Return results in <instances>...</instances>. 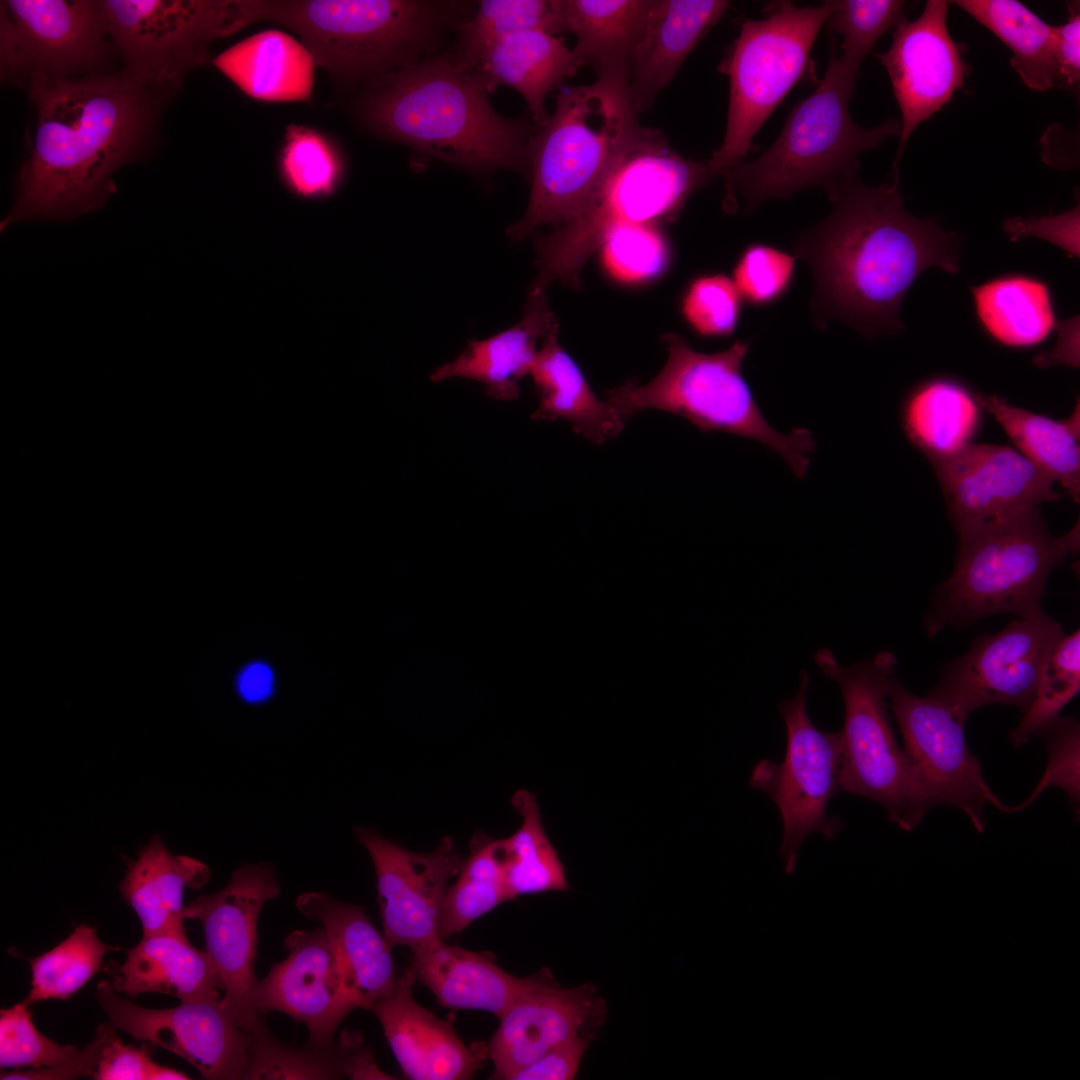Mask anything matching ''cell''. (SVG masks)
<instances>
[{
    "label": "cell",
    "mask_w": 1080,
    "mask_h": 1080,
    "mask_svg": "<svg viewBox=\"0 0 1080 1080\" xmlns=\"http://www.w3.org/2000/svg\"><path fill=\"white\" fill-rule=\"evenodd\" d=\"M113 949L98 938L95 928L78 925L59 945L29 960L32 988L24 1002L69 999L100 970L104 955Z\"/></svg>",
    "instance_id": "ee69618b"
},
{
    "label": "cell",
    "mask_w": 1080,
    "mask_h": 1080,
    "mask_svg": "<svg viewBox=\"0 0 1080 1080\" xmlns=\"http://www.w3.org/2000/svg\"><path fill=\"white\" fill-rule=\"evenodd\" d=\"M601 250L608 273L627 283L657 277L669 260L667 241L655 223L615 227L607 234Z\"/></svg>",
    "instance_id": "7dc6e473"
},
{
    "label": "cell",
    "mask_w": 1080,
    "mask_h": 1080,
    "mask_svg": "<svg viewBox=\"0 0 1080 1080\" xmlns=\"http://www.w3.org/2000/svg\"><path fill=\"white\" fill-rule=\"evenodd\" d=\"M355 834L374 865L383 934L389 944L413 949L440 939L448 883L463 861L453 838L444 836L431 852L417 853L372 829L357 827Z\"/></svg>",
    "instance_id": "ac0fdd59"
},
{
    "label": "cell",
    "mask_w": 1080,
    "mask_h": 1080,
    "mask_svg": "<svg viewBox=\"0 0 1080 1080\" xmlns=\"http://www.w3.org/2000/svg\"><path fill=\"white\" fill-rule=\"evenodd\" d=\"M558 327L545 290L531 287L517 324L489 338L472 340L455 360L437 367L430 379L467 378L482 383L486 395L495 400H515L520 396L518 382L529 374L538 353V342L558 333Z\"/></svg>",
    "instance_id": "83f0119b"
},
{
    "label": "cell",
    "mask_w": 1080,
    "mask_h": 1080,
    "mask_svg": "<svg viewBox=\"0 0 1080 1080\" xmlns=\"http://www.w3.org/2000/svg\"><path fill=\"white\" fill-rule=\"evenodd\" d=\"M825 23L840 36V61L858 74L861 63L881 36L904 19L906 2L901 0H830Z\"/></svg>",
    "instance_id": "bcb514c9"
},
{
    "label": "cell",
    "mask_w": 1080,
    "mask_h": 1080,
    "mask_svg": "<svg viewBox=\"0 0 1080 1080\" xmlns=\"http://www.w3.org/2000/svg\"><path fill=\"white\" fill-rule=\"evenodd\" d=\"M976 396L946 378L929 380L905 398L900 419L907 439L929 459L949 455L971 443L981 423Z\"/></svg>",
    "instance_id": "d590c367"
},
{
    "label": "cell",
    "mask_w": 1080,
    "mask_h": 1080,
    "mask_svg": "<svg viewBox=\"0 0 1080 1080\" xmlns=\"http://www.w3.org/2000/svg\"><path fill=\"white\" fill-rule=\"evenodd\" d=\"M210 877L206 864L184 855H172L162 838L154 835L135 860L128 861L120 892L137 914L143 936H186L185 888L198 889Z\"/></svg>",
    "instance_id": "f546056e"
},
{
    "label": "cell",
    "mask_w": 1080,
    "mask_h": 1080,
    "mask_svg": "<svg viewBox=\"0 0 1080 1080\" xmlns=\"http://www.w3.org/2000/svg\"><path fill=\"white\" fill-rule=\"evenodd\" d=\"M289 952L258 980L254 1007L259 1015L281 1012L304 1023L309 1045L328 1048L343 1019L356 1008L325 930H296L285 939Z\"/></svg>",
    "instance_id": "44dd1931"
},
{
    "label": "cell",
    "mask_w": 1080,
    "mask_h": 1080,
    "mask_svg": "<svg viewBox=\"0 0 1080 1080\" xmlns=\"http://www.w3.org/2000/svg\"><path fill=\"white\" fill-rule=\"evenodd\" d=\"M110 44L124 72L158 92L204 65L214 40L243 28L237 0L102 1Z\"/></svg>",
    "instance_id": "7c38bea8"
},
{
    "label": "cell",
    "mask_w": 1080,
    "mask_h": 1080,
    "mask_svg": "<svg viewBox=\"0 0 1080 1080\" xmlns=\"http://www.w3.org/2000/svg\"><path fill=\"white\" fill-rule=\"evenodd\" d=\"M279 894L271 865L244 864L221 890L199 896L185 907V919H197L202 925L206 952L224 992L221 1004L244 1032L264 1016L254 1007L257 922L265 903Z\"/></svg>",
    "instance_id": "e0dca14e"
},
{
    "label": "cell",
    "mask_w": 1080,
    "mask_h": 1080,
    "mask_svg": "<svg viewBox=\"0 0 1080 1080\" xmlns=\"http://www.w3.org/2000/svg\"><path fill=\"white\" fill-rule=\"evenodd\" d=\"M898 174L878 187L856 175L830 198V213L796 240V257L812 272L816 324L839 319L867 337L903 329L901 303L930 267L957 273L958 240L931 219L904 208Z\"/></svg>",
    "instance_id": "6da1fadb"
},
{
    "label": "cell",
    "mask_w": 1080,
    "mask_h": 1080,
    "mask_svg": "<svg viewBox=\"0 0 1080 1080\" xmlns=\"http://www.w3.org/2000/svg\"><path fill=\"white\" fill-rule=\"evenodd\" d=\"M305 916L318 921L335 950L346 990L356 1008L371 1010L397 985L392 946L364 908L322 892H306L296 900Z\"/></svg>",
    "instance_id": "4316f807"
},
{
    "label": "cell",
    "mask_w": 1080,
    "mask_h": 1080,
    "mask_svg": "<svg viewBox=\"0 0 1080 1080\" xmlns=\"http://www.w3.org/2000/svg\"><path fill=\"white\" fill-rule=\"evenodd\" d=\"M113 988L134 997L162 993L180 1002L220 999L219 975L207 952L193 947L187 936H143L127 951Z\"/></svg>",
    "instance_id": "4dcf8cb0"
},
{
    "label": "cell",
    "mask_w": 1080,
    "mask_h": 1080,
    "mask_svg": "<svg viewBox=\"0 0 1080 1080\" xmlns=\"http://www.w3.org/2000/svg\"><path fill=\"white\" fill-rule=\"evenodd\" d=\"M982 409L1001 425L1024 457L1059 483L1075 502L1080 498L1079 400L1069 417L1053 420L1009 404L997 395L976 394Z\"/></svg>",
    "instance_id": "e575fe53"
},
{
    "label": "cell",
    "mask_w": 1080,
    "mask_h": 1080,
    "mask_svg": "<svg viewBox=\"0 0 1080 1080\" xmlns=\"http://www.w3.org/2000/svg\"><path fill=\"white\" fill-rule=\"evenodd\" d=\"M713 178L707 160L681 156L661 132L642 127L587 207L536 239L532 287L558 281L578 288L582 268L612 229L672 219Z\"/></svg>",
    "instance_id": "52a82bcc"
},
{
    "label": "cell",
    "mask_w": 1080,
    "mask_h": 1080,
    "mask_svg": "<svg viewBox=\"0 0 1080 1080\" xmlns=\"http://www.w3.org/2000/svg\"><path fill=\"white\" fill-rule=\"evenodd\" d=\"M108 981L97 999L114 1028L185 1059L206 1079H243L248 1064L245 1032L220 999L181 1002L168 1009L140 1007L115 993Z\"/></svg>",
    "instance_id": "d6986e66"
},
{
    "label": "cell",
    "mask_w": 1080,
    "mask_h": 1080,
    "mask_svg": "<svg viewBox=\"0 0 1080 1080\" xmlns=\"http://www.w3.org/2000/svg\"><path fill=\"white\" fill-rule=\"evenodd\" d=\"M591 1036L579 1035L553 1047L536 1061L517 1071L511 1080L574 1079Z\"/></svg>",
    "instance_id": "db71d44e"
},
{
    "label": "cell",
    "mask_w": 1080,
    "mask_h": 1080,
    "mask_svg": "<svg viewBox=\"0 0 1080 1080\" xmlns=\"http://www.w3.org/2000/svg\"><path fill=\"white\" fill-rule=\"evenodd\" d=\"M796 259L769 244H748L733 267L732 280L742 300L762 307L781 299L794 281Z\"/></svg>",
    "instance_id": "c3c4849f"
},
{
    "label": "cell",
    "mask_w": 1080,
    "mask_h": 1080,
    "mask_svg": "<svg viewBox=\"0 0 1080 1080\" xmlns=\"http://www.w3.org/2000/svg\"><path fill=\"white\" fill-rule=\"evenodd\" d=\"M24 1001L0 1010V1067L39 1069L64 1063L78 1053L71 1045H59L34 1026Z\"/></svg>",
    "instance_id": "681fc988"
},
{
    "label": "cell",
    "mask_w": 1080,
    "mask_h": 1080,
    "mask_svg": "<svg viewBox=\"0 0 1080 1080\" xmlns=\"http://www.w3.org/2000/svg\"><path fill=\"white\" fill-rule=\"evenodd\" d=\"M929 460L954 524L1040 507L1062 495L1045 473L1009 446L971 442Z\"/></svg>",
    "instance_id": "7402d4cb"
},
{
    "label": "cell",
    "mask_w": 1080,
    "mask_h": 1080,
    "mask_svg": "<svg viewBox=\"0 0 1080 1080\" xmlns=\"http://www.w3.org/2000/svg\"><path fill=\"white\" fill-rule=\"evenodd\" d=\"M248 1064L243 1079H340L350 1078L353 1041L342 1032L328 1048L311 1045L290 1048L274 1038L264 1016L245 1032Z\"/></svg>",
    "instance_id": "60d3db41"
},
{
    "label": "cell",
    "mask_w": 1080,
    "mask_h": 1080,
    "mask_svg": "<svg viewBox=\"0 0 1080 1080\" xmlns=\"http://www.w3.org/2000/svg\"><path fill=\"white\" fill-rule=\"evenodd\" d=\"M1079 733L1078 721L1060 716L1039 732L1047 741V771L1029 799L1016 806L1018 811L1049 786L1062 788L1074 805L1079 803Z\"/></svg>",
    "instance_id": "816d5d0a"
},
{
    "label": "cell",
    "mask_w": 1080,
    "mask_h": 1080,
    "mask_svg": "<svg viewBox=\"0 0 1080 1080\" xmlns=\"http://www.w3.org/2000/svg\"><path fill=\"white\" fill-rule=\"evenodd\" d=\"M1033 364L1044 368L1056 364L1079 367V317L1061 321L1058 325V338L1053 349L1041 352L1033 359Z\"/></svg>",
    "instance_id": "680465c9"
},
{
    "label": "cell",
    "mask_w": 1080,
    "mask_h": 1080,
    "mask_svg": "<svg viewBox=\"0 0 1080 1080\" xmlns=\"http://www.w3.org/2000/svg\"><path fill=\"white\" fill-rule=\"evenodd\" d=\"M1066 23L1053 26L1052 50L1056 65V86L1075 90L1080 80V13L1079 5H1069Z\"/></svg>",
    "instance_id": "6f0895ef"
},
{
    "label": "cell",
    "mask_w": 1080,
    "mask_h": 1080,
    "mask_svg": "<svg viewBox=\"0 0 1080 1080\" xmlns=\"http://www.w3.org/2000/svg\"><path fill=\"white\" fill-rule=\"evenodd\" d=\"M278 171L293 196L319 200L338 190L345 165L339 148L325 133L291 124L279 152Z\"/></svg>",
    "instance_id": "b9f144b4"
},
{
    "label": "cell",
    "mask_w": 1080,
    "mask_h": 1080,
    "mask_svg": "<svg viewBox=\"0 0 1080 1080\" xmlns=\"http://www.w3.org/2000/svg\"><path fill=\"white\" fill-rule=\"evenodd\" d=\"M977 316L1000 343L1032 346L1048 337L1055 316L1047 286L1026 276H1005L972 287Z\"/></svg>",
    "instance_id": "8d00e7d4"
},
{
    "label": "cell",
    "mask_w": 1080,
    "mask_h": 1080,
    "mask_svg": "<svg viewBox=\"0 0 1080 1080\" xmlns=\"http://www.w3.org/2000/svg\"><path fill=\"white\" fill-rule=\"evenodd\" d=\"M1064 635L1062 625L1043 610L1017 617L1001 631L975 638L964 655L942 668L928 695L967 716L991 704L1024 713L1050 652Z\"/></svg>",
    "instance_id": "2e32d148"
},
{
    "label": "cell",
    "mask_w": 1080,
    "mask_h": 1080,
    "mask_svg": "<svg viewBox=\"0 0 1080 1080\" xmlns=\"http://www.w3.org/2000/svg\"><path fill=\"white\" fill-rule=\"evenodd\" d=\"M415 981L405 970L395 989L371 1007L402 1072L413 1080L473 1078L489 1058L488 1045L465 1044L449 1022L419 1005Z\"/></svg>",
    "instance_id": "cb8c5ba5"
},
{
    "label": "cell",
    "mask_w": 1080,
    "mask_h": 1080,
    "mask_svg": "<svg viewBox=\"0 0 1080 1080\" xmlns=\"http://www.w3.org/2000/svg\"><path fill=\"white\" fill-rule=\"evenodd\" d=\"M168 1079L187 1080V1079H190V1077L187 1074H185V1073H183L181 1071H178V1070L170 1068V1067L162 1066V1065H159L157 1063V1065H156V1067H155V1069L153 1071L151 1080H168Z\"/></svg>",
    "instance_id": "94428289"
},
{
    "label": "cell",
    "mask_w": 1080,
    "mask_h": 1080,
    "mask_svg": "<svg viewBox=\"0 0 1080 1080\" xmlns=\"http://www.w3.org/2000/svg\"><path fill=\"white\" fill-rule=\"evenodd\" d=\"M729 4L724 0H651L628 83L636 114L652 106Z\"/></svg>",
    "instance_id": "484cf974"
},
{
    "label": "cell",
    "mask_w": 1080,
    "mask_h": 1080,
    "mask_svg": "<svg viewBox=\"0 0 1080 1080\" xmlns=\"http://www.w3.org/2000/svg\"><path fill=\"white\" fill-rule=\"evenodd\" d=\"M112 1025L102 1024L98 1027L94 1040L82 1051H78L71 1059L53 1067L28 1069L23 1071L1 1072V1080H61L74 1079L82 1076L95 1074L102 1050L108 1041L114 1036Z\"/></svg>",
    "instance_id": "11a10c76"
},
{
    "label": "cell",
    "mask_w": 1080,
    "mask_h": 1080,
    "mask_svg": "<svg viewBox=\"0 0 1080 1080\" xmlns=\"http://www.w3.org/2000/svg\"><path fill=\"white\" fill-rule=\"evenodd\" d=\"M953 3L996 35L1012 52L1011 65L1026 86H1056L1053 26L1015 0H957Z\"/></svg>",
    "instance_id": "74e56055"
},
{
    "label": "cell",
    "mask_w": 1080,
    "mask_h": 1080,
    "mask_svg": "<svg viewBox=\"0 0 1080 1080\" xmlns=\"http://www.w3.org/2000/svg\"><path fill=\"white\" fill-rule=\"evenodd\" d=\"M213 64L257 100L311 99L315 63L302 43L279 30H266L235 44Z\"/></svg>",
    "instance_id": "1f68e13d"
},
{
    "label": "cell",
    "mask_w": 1080,
    "mask_h": 1080,
    "mask_svg": "<svg viewBox=\"0 0 1080 1080\" xmlns=\"http://www.w3.org/2000/svg\"><path fill=\"white\" fill-rule=\"evenodd\" d=\"M606 1015L604 1000L591 984L560 987L552 982L531 990L499 1019L488 1044L492 1079L512 1076L553 1047L579 1035H592Z\"/></svg>",
    "instance_id": "603a6c76"
},
{
    "label": "cell",
    "mask_w": 1080,
    "mask_h": 1080,
    "mask_svg": "<svg viewBox=\"0 0 1080 1080\" xmlns=\"http://www.w3.org/2000/svg\"><path fill=\"white\" fill-rule=\"evenodd\" d=\"M460 29L461 51L456 57L465 66L508 35L526 30L551 35L566 31L561 0H484Z\"/></svg>",
    "instance_id": "7bdbcfd3"
},
{
    "label": "cell",
    "mask_w": 1080,
    "mask_h": 1080,
    "mask_svg": "<svg viewBox=\"0 0 1080 1080\" xmlns=\"http://www.w3.org/2000/svg\"><path fill=\"white\" fill-rule=\"evenodd\" d=\"M36 111L29 156L1 230L19 221L71 220L116 192L114 173L151 132L158 91L125 72L28 82Z\"/></svg>",
    "instance_id": "7a4b0ae2"
},
{
    "label": "cell",
    "mask_w": 1080,
    "mask_h": 1080,
    "mask_svg": "<svg viewBox=\"0 0 1080 1080\" xmlns=\"http://www.w3.org/2000/svg\"><path fill=\"white\" fill-rule=\"evenodd\" d=\"M243 27L293 30L336 84L370 81L406 66L441 28L438 4L406 0H237Z\"/></svg>",
    "instance_id": "ba28073f"
},
{
    "label": "cell",
    "mask_w": 1080,
    "mask_h": 1080,
    "mask_svg": "<svg viewBox=\"0 0 1080 1080\" xmlns=\"http://www.w3.org/2000/svg\"><path fill=\"white\" fill-rule=\"evenodd\" d=\"M582 66L562 39L526 30L496 41L466 67L477 74L489 93L502 85L518 91L534 123L543 127L550 120L545 107L548 93L575 76Z\"/></svg>",
    "instance_id": "f1b7e54d"
},
{
    "label": "cell",
    "mask_w": 1080,
    "mask_h": 1080,
    "mask_svg": "<svg viewBox=\"0 0 1080 1080\" xmlns=\"http://www.w3.org/2000/svg\"><path fill=\"white\" fill-rule=\"evenodd\" d=\"M889 698L903 750L928 809L939 804L957 807L979 833L986 827L988 803L1013 812V806L1005 805L991 790L979 760L967 746V715L942 700L909 692L897 677Z\"/></svg>",
    "instance_id": "5bb4252c"
},
{
    "label": "cell",
    "mask_w": 1080,
    "mask_h": 1080,
    "mask_svg": "<svg viewBox=\"0 0 1080 1080\" xmlns=\"http://www.w3.org/2000/svg\"><path fill=\"white\" fill-rule=\"evenodd\" d=\"M641 128L626 82L597 78L558 93L554 114L529 141L530 199L509 236L520 241L577 216Z\"/></svg>",
    "instance_id": "5b68a950"
},
{
    "label": "cell",
    "mask_w": 1080,
    "mask_h": 1080,
    "mask_svg": "<svg viewBox=\"0 0 1080 1080\" xmlns=\"http://www.w3.org/2000/svg\"><path fill=\"white\" fill-rule=\"evenodd\" d=\"M1003 228L1011 241L1034 236L1052 242L1070 256H1079V205L1057 216L1012 218Z\"/></svg>",
    "instance_id": "f5cc1de1"
},
{
    "label": "cell",
    "mask_w": 1080,
    "mask_h": 1080,
    "mask_svg": "<svg viewBox=\"0 0 1080 1080\" xmlns=\"http://www.w3.org/2000/svg\"><path fill=\"white\" fill-rule=\"evenodd\" d=\"M511 805L521 815V826L502 839L505 879L511 900L518 896L569 888L565 867L551 844L541 819L536 796L517 790Z\"/></svg>",
    "instance_id": "ab89813d"
},
{
    "label": "cell",
    "mask_w": 1080,
    "mask_h": 1080,
    "mask_svg": "<svg viewBox=\"0 0 1080 1080\" xmlns=\"http://www.w3.org/2000/svg\"><path fill=\"white\" fill-rule=\"evenodd\" d=\"M455 883L448 886L439 938L463 931L472 922L511 900L505 879L502 839L477 830L469 840Z\"/></svg>",
    "instance_id": "f35d334b"
},
{
    "label": "cell",
    "mask_w": 1080,
    "mask_h": 1080,
    "mask_svg": "<svg viewBox=\"0 0 1080 1080\" xmlns=\"http://www.w3.org/2000/svg\"><path fill=\"white\" fill-rule=\"evenodd\" d=\"M798 691L780 702L778 711L786 727L783 760L762 759L749 783L764 792L778 807L783 821L779 853L784 871H795L804 840L813 833L833 840L842 820L827 814L830 800L840 790L841 744L837 733L819 730L807 713L810 677L800 673Z\"/></svg>",
    "instance_id": "4fadbf2b"
},
{
    "label": "cell",
    "mask_w": 1080,
    "mask_h": 1080,
    "mask_svg": "<svg viewBox=\"0 0 1080 1080\" xmlns=\"http://www.w3.org/2000/svg\"><path fill=\"white\" fill-rule=\"evenodd\" d=\"M814 661L834 681L845 706L841 744L840 790L874 800L892 822L912 831L928 807L917 788L908 758L896 741L888 698L897 659L888 651L852 666L842 665L827 648Z\"/></svg>",
    "instance_id": "30bf717a"
},
{
    "label": "cell",
    "mask_w": 1080,
    "mask_h": 1080,
    "mask_svg": "<svg viewBox=\"0 0 1080 1080\" xmlns=\"http://www.w3.org/2000/svg\"><path fill=\"white\" fill-rule=\"evenodd\" d=\"M529 374L539 397L533 420H567L575 433L598 445L624 430L625 421L595 395L577 363L558 342V333L541 343Z\"/></svg>",
    "instance_id": "d6a6232c"
},
{
    "label": "cell",
    "mask_w": 1080,
    "mask_h": 1080,
    "mask_svg": "<svg viewBox=\"0 0 1080 1080\" xmlns=\"http://www.w3.org/2000/svg\"><path fill=\"white\" fill-rule=\"evenodd\" d=\"M949 2L929 0L921 15L895 27L890 48L876 57L885 67L901 111L893 171L914 130L964 85L969 67L947 28Z\"/></svg>",
    "instance_id": "ffe728a7"
},
{
    "label": "cell",
    "mask_w": 1080,
    "mask_h": 1080,
    "mask_svg": "<svg viewBox=\"0 0 1080 1080\" xmlns=\"http://www.w3.org/2000/svg\"><path fill=\"white\" fill-rule=\"evenodd\" d=\"M238 687L248 701H260L267 697L272 687L271 670L264 664H253L241 674Z\"/></svg>",
    "instance_id": "91938a15"
},
{
    "label": "cell",
    "mask_w": 1080,
    "mask_h": 1080,
    "mask_svg": "<svg viewBox=\"0 0 1080 1080\" xmlns=\"http://www.w3.org/2000/svg\"><path fill=\"white\" fill-rule=\"evenodd\" d=\"M668 352L663 369L650 382L628 380L606 391L605 400L624 421L646 409L679 415L703 432H725L758 441L777 452L802 479L816 442L808 429L785 434L766 420L742 374L748 341L726 350L702 353L676 333L662 336Z\"/></svg>",
    "instance_id": "9c48e42d"
},
{
    "label": "cell",
    "mask_w": 1080,
    "mask_h": 1080,
    "mask_svg": "<svg viewBox=\"0 0 1080 1080\" xmlns=\"http://www.w3.org/2000/svg\"><path fill=\"white\" fill-rule=\"evenodd\" d=\"M954 525L955 565L923 619L929 638L988 616L1041 612L1051 572L1079 550L1078 523L1067 534L1054 536L1040 507Z\"/></svg>",
    "instance_id": "277c9868"
},
{
    "label": "cell",
    "mask_w": 1080,
    "mask_h": 1080,
    "mask_svg": "<svg viewBox=\"0 0 1080 1080\" xmlns=\"http://www.w3.org/2000/svg\"><path fill=\"white\" fill-rule=\"evenodd\" d=\"M110 41L102 1H1V75L28 82L98 73Z\"/></svg>",
    "instance_id": "9a60e30c"
},
{
    "label": "cell",
    "mask_w": 1080,
    "mask_h": 1080,
    "mask_svg": "<svg viewBox=\"0 0 1080 1080\" xmlns=\"http://www.w3.org/2000/svg\"><path fill=\"white\" fill-rule=\"evenodd\" d=\"M651 0H561L566 31L576 37L572 49L597 78L629 83L636 47Z\"/></svg>",
    "instance_id": "836d02e7"
},
{
    "label": "cell",
    "mask_w": 1080,
    "mask_h": 1080,
    "mask_svg": "<svg viewBox=\"0 0 1080 1080\" xmlns=\"http://www.w3.org/2000/svg\"><path fill=\"white\" fill-rule=\"evenodd\" d=\"M1080 689V632L1065 634L1050 652L1037 685L1035 696L1023 713L1010 740L1021 747L1059 717L1061 710Z\"/></svg>",
    "instance_id": "f6af8a7d"
},
{
    "label": "cell",
    "mask_w": 1080,
    "mask_h": 1080,
    "mask_svg": "<svg viewBox=\"0 0 1080 1080\" xmlns=\"http://www.w3.org/2000/svg\"><path fill=\"white\" fill-rule=\"evenodd\" d=\"M409 969L440 1005L485 1011L498 1019L526 993L555 982L547 969L516 977L488 957L449 945L443 939L411 949Z\"/></svg>",
    "instance_id": "d4e9b609"
},
{
    "label": "cell",
    "mask_w": 1080,
    "mask_h": 1080,
    "mask_svg": "<svg viewBox=\"0 0 1080 1080\" xmlns=\"http://www.w3.org/2000/svg\"><path fill=\"white\" fill-rule=\"evenodd\" d=\"M742 298L731 278L722 273L699 276L689 285L682 314L700 336L731 335L739 322Z\"/></svg>",
    "instance_id": "f907efd6"
},
{
    "label": "cell",
    "mask_w": 1080,
    "mask_h": 1080,
    "mask_svg": "<svg viewBox=\"0 0 1080 1080\" xmlns=\"http://www.w3.org/2000/svg\"><path fill=\"white\" fill-rule=\"evenodd\" d=\"M156 1065L145 1048L124 1045L117 1035H114L102 1050L93 1078L151 1080Z\"/></svg>",
    "instance_id": "9f6ffc18"
},
{
    "label": "cell",
    "mask_w": 1080,
    "mask_h": 1080,
    "mask_svg": "<svg viewBox=\"0 0 1080 1080\" xmlns=\"http://www.w3.org/2000/svg\"><path fill=\"white\" fill-rule=\"evenodd\" d=\"M831 39L823 79L811 95L793 106L776 141L760 157L741 161L725 175L730 210L736 194L746 211L810 187L823 188L830 199L845 180L857 174L859 154L900 135L897 119L873 128L853 121L848 104L858 74L843 65L832 35Z\"/></svg>",
    "instance_id": "8992f818"
},
{
    "label": "cell",
    "mask_w": 1080,
    "mask_h": 1080,
    "mask_svg": "<svg viewBox=\"0 0 1080 1080\" xmlns=\"http://www.w3.org/2000/svg\"><path fill=\"white\" fill-rule=\"evenodd\" d=\"M829 14V1L807 7L780 2L766 18L742 23L718 69L728 76L730 93L723 142L707 160L714 177L742 161L753 137L802 77Z\"/></svg>",
    "instance_id": "8fae6325"
},
{
    "label": "cell",
    "mask_w": 1080,
    "mask_h": 1080,
    "mask_svg": "<svg viewBox=\"0 0 1080 1080\" xmlns=\"http://www.w3.org/2000/svg\"><path fill=\"white\" fill-rule=\"evenodd\" d=\"M357 115L371 132L469 169L530 172L531 126L491 106L456 56L410 63L370 81Z\"/></svg>",
    "instance_id": "3957f363"
}]
</instances>
